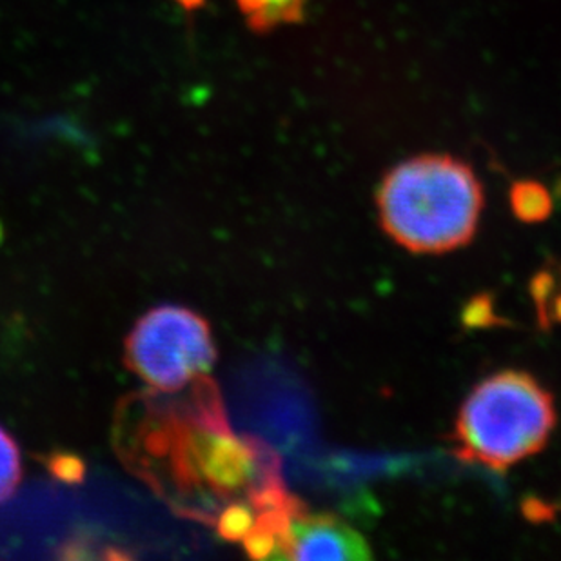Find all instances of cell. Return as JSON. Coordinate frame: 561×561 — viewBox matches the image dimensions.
I'll list each match as a JSON object with an SVG mask.
<instances>
[{"mask_svg": "<svg viewBox=\"0 0 561 561\" xmlns=\"http://www.w3.org/2000/svg\"><path fill=\"white\" fill-rule=\"evenodd\" d=\"M217 347L198 312L159 306L138 318L126 339V364L146 386L179 392L211 371Z\"/></svg>", "mask_w": 561, "mask_h": 561, "instance_id": "obj_4", "label": "cell"}, {"mask_svg": "<svg viewBox=\"0 0 561 561\" xmlns=\"http://www.w3.org/2000/svg\"><path fill=\"white\" fill-rule=\"evenodd\" d=\"M366 538L333 514H309L291 519L284 560H371Z\"/></svg>", "mask_w": 561, "mask_h": 561, "instance_id": "obj_5", "label": "cell"}, {"mask_svg": "<svg viewBox=\"0 0 561 561\" xmlns=\"http://www.w3.org/2000/svg\"><path fill=\"white\" fill-rule=\"evenodd\" d=\"M511 207L514 217L525 224L543 222L551 217L552 198L543 184L535 181H519L511 187Z\"/></svg>", "mask_w": 561, "mask_h": 561, "instance_id": "obj_7", "label": "cell"}, {"mask_svg": "<svg viewBox=\"0 0 561 561\" xmlns=\"http://www.w3.org/2000/svg\"><path fill=\"white\" fill-rule=\"evenodd\" d=\"M196 389L193 405L175 403L171 419L149 431L146 449L157 472L170 471L171 488L182 499L250 500L282 482L280 461L265 445L234 435L211 387Z\"/></svg>", "mask_w": 561, "mask_h": 561, "instance_id": "obj_1", "label": "cell"}, {"mask_svg": "<svg viewBox=\"0 0 561 561\" xmlns=\"http://www.w3.org/2000/svg\"><path fill=\"white\" fill-rule=\"evenodd\" d=\"M381 229L411 253L439 254L469 244L483 211L471 165L422 154L392 168L376 191Z\"/></svg>", "mask_w": 561, "mask_h": 561, "instance_id": "obj_2", "label": "cell"}, {"mask_svg": "<svg viewBox=\"0 0 561 561\" xmlns=\"http://www.w3.org/2000/svg\"><path fill=\"white\" fill-rule=\"evenodd\" d=\"M461 325L466 329H493L507 325V320L494 311V300L489 293L472 297L461 309Z\"/></svg>", "mask_w": 561, "mask_h": 561, "instance_id": "obj_10", "label": "cell"}, {"mask_svg": "<svg viewBox=\"0 0 561 561\" xmlns=\"http://www.w3.org/2000/svg\"><path fill=\"white\" fill-rule=\"evenodd\" d=\"M549 318H551V322L561 323V295L560 297L554 298L552 308H549Z\"/></svg>", "mask_w": 561, "mask_h": 561, "instance_id": "obj_13", "label": "cell"}, {"mask_svg": "<svg viewBox=\"0 0 561 561\" xmlns=\"http://www.w3.org/2000/svg\"><path fill=\"white\" fill-rule=\"evenodd\" d=\"M22 480V456L15 439L0 427V503L15 494Z\"/></svg>", "mask_w": 561, "mask_h": 561, "instance_id": "obj_9", "label": "cell"}, {"mask_svg": "<svg viewBox=\"0 0 561 561\" xmlns=\"http://www.w3.org/2000/svg\"><path fill=\"white\" fill-rule=\"evenodd\" d=\"M554 427V398L535 376L496 373L480 381L461 405L453 450L467 463L507 471L540 453Z\"/></svg>", "mask_w": 561, "mask_h": 561, "instance_id": "obj_3", "label": "cell"}, {"mask_svg": "<svg viewBox=\"0 0 561 561\" xmlns=\"http://www.w3.org/2000/svg\"><path fill=\"white\" fill-rule=\"evenodd\" d=\"M51 471L55 477L60 478L64 482H80L82 474H84V466L79 458L69 455H57L51 460Z\"/></svg>", "mask_w": 561, "mask_h": 561, "instance_id": "obj_12", "label": "cell"}, {"mask_svg": "<svg viewBox=\"0 0 561 561\" xmlns=\"http://www.w3.org/2000/svg\"><path fill=\"white\" fill-rule=\"evenodd\" d=\"M182 8H186V10H196V8H201L204 4V0H176Z\"/></svg>", "mask_w": 561, "mask_h": 561, "instance_id": "obj_14", "label": "cell"}, {"mask_svg": "<svg viewBox=\"0 0 561 561\" xmlns=\"http://www.w3.org/2000/svg\"><path fill=\"white\" fill-rule=\"evenodd\" d=\"M254 32H271L302 21L308 0H237Z\"/></svg>", "mask_w": 561, "mask_h": 561, "instance_id": "obj_6", "label": "cell"}, {"mask_svg": "<svg viewBox=\"0 0 561 561\" xmlns=\"http://www.w3.org/2000/svg\"><path fill=\"white\" fill-rule=\"evenodd\" d=\"M256 511L248 500L231 502L218 513L215 527L224 540L242 541L253 529Z\"/></svg>", "mask_w": 561, "mask_h": 561, "instance_id": "obj_8", "label": "cell"}, {"mask_svg": "<svg viewBox=\"0 0 561 561\" xmlns=\"http://www.w3.org/2000/svg\"><path fill=\"white\" fill-rule=\"evenodd\" d=\"M554 276L549 271H540L530 282V295L535 298L536 309H538V320L543 329L551 328V318H549V302H551L552 291H554Z\"/></svg>", "mask_w": 561, "mask_h": 561, "instance_id": "obj_11", "label": "cell"}]
</instances>
